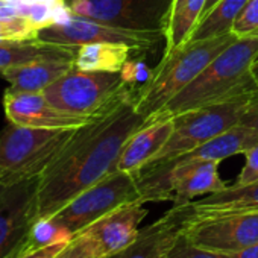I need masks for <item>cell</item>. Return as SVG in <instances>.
Masks as SVG:
<instances>
[{
    "label": "cell",
    "instance_id": "cell-36",
    "mask_svg": "<svg viewBox=\"0 0 258 258\" xmlns=\"http://www.w3.org/2000/svg\"><path fill=\"white\" fill-rule=\"evenodd\" d=\"M20 253H22V252H20ZM20 253H17V255H14V256H11V258H17V256H19Z\"/></svg>",
    "mask_w": 258,
    "mask_h": 258
},
{
    "label": "cell",
    "instance_id": "cell-25",
    "mask_svg": "<svg viewBox=\"0 0 258 258\" xmlns=\"http://www.w3.org/2000/svg\"><path fill=\"white\" fill-rule=\"evenodd\" d=\"M231 32L237 38H243L258 32V0H247L246 7L234 22Z\"/></svg>",
    "mask_w": 258,
    "mask_h": 258
},
{
    "label": "cell",
    "instance_id": "cell-29",
    "mask_svg": "<svg viewBox=\"0 0 258 258\" xmlns=\"http://www.w3.org/2000/svg\"><path fill=\"white\" fill-rule=\"evenodd\" d=\"M67 244L69 241H59V243H53V244L43 246L38 249H26L17 258H55Z\"/></svg>",
    "mask_w": 258,
    "mask_h": 258
},
{
    "label": "cell",
    "instance_id": "cell-1",
    "mask_svg": "<svg viewBox=\"0 0 258 258\" xmlns=\"http://www.w3.org/2000/svg\"><path fill=\"white\" fill-rule=\"evenodd\" d=\"M146 117L136 91L123 85L99 112L76 127L72 139L40 176L38 219H49L79 193L117 170L123 146Z\"/></svg>",
    "mask_w": 258,
    "mask_h": 258
},
{
    "label": "cell",
    "instance_id": "cell-13",
    "mask_svg": "<svg viewBox=\"0 0 258 258\" xmlns=\"http://www.w3.org/2000/svg\"><path fill=\"white\" fill-rule=\"evenodd\" d=\"M7 118L31 127H79L90 117H81L53 106L44 93H26L8 88L4 97Z\"/></svg>",
    "mask_w": 258,
    "mask_h": 258
},
{
    "label": "cell",
    "instance_id": "cell-5",
    "mask_svg": "<svg viewBox=\"0 0 258 258\" xmlns=\"http://www.w3.org/2000/svg\"><path fill=\"white\" fill-rule=\"evenodd\" d=\"M136 201H142L136 176L115 170L79 193L49 219L75 237L120 205Z\"/></svg>",
    "mask_w": 258,
    "mask_h": 258
},
{
    "label": "cell",
    "instance_id": "cell-18",
    "mask_svg": "<svg viewBox=\"0 0 258 258\" xmlns=\"http://www.w3.org/2000/svg\"><path fill=\"white\" fill-rule=\"evenodd\" d=\"M75 66L73 59H38L8 69L2 73L10 88L26 93H43Z\"/></svg>",
    "mask_w": 258,
    "mask_h": 258
},
{
    "label": "cell",
    "instance_id": "cell-7",
    "mask_svg": "<svg viewBox=\"0 0 258 258\" xmlns=\"http://www.w3.org/2000/svg\"><path fill=\"white\" fill-rule=\"evenodd\" d=\"M175 0H66L72 14L109 26L166 34Z\"/></svg>",
    "mask_w": 258,
    "mask_h": 258
},
{
    "label": "cell",
    "instance_id": "cell-24",
    "mask_svg": "<svg viewBox=\"0 0 258 258\" xmlns=\"http://www.w3.org/2000/svg\"><path fill=\"white\" fill-rule=\"evenodd\" d=\"M55 258H103L94 240L84 231L75 235Z\"/></svg>",
    "mask_w": 258,
    "mask_h": 258
},
{
    "label": "cell",
    "instance_id": "cell-11",
    "mask_svg": "<svg viewBox=\"0 0 258 258\" xmlns=\"http://www.w3.org/2000/svg\"><path fill=\"white\" fill-rule=\"evenodd\" d=\"M184 235L202 249L228 255L240 252L258 244V210L198 219Z\"/></svg>",
    "mask_w": 258,
    "mask_h": 258
},
{
    "label": "cell",
    "instance_id": "cell-31",
    "mask_svg": "<svg viewBox=\"0 0 258 258\" xmlns=\"http://www.w3.org/2000/svg\"><path fill=\"white\" fill-rule=\"evenodd\" d=\"M26 4H31V5H46V7L58 8V10L67 7L66 0H28Z\"/></svg>",
    "mask_w": 258,
    "mask_h": 258
},
{
    "label": "cell",
    "instance_id": "cell-30",
    "mask_svg": "<svg viewBox=\"0 0 258 258\" xmlns=\"http://www.w3.org/2000/svg\"><path fill=\"white\" fill-rule=\"evenodd\" d=\"M229 258H258V244H253L235 253H229Z\"/></svg>",
    "mask_w": 258,
    "mask_h": 258
},
{
    "label": "cell",
    "instance_id": "cell-28",
    "mask_svg": "<svg viewBox=\"0 0 258 258\" xmlns=\"http://www.w3.org/2000/svg\"><path fill=\"white\" fill-rule=\"evenodd\" d=\"M238 124L249 127L258 136V93H255L241 111Z\"/></svg>",
    "mask_w": 258,
    "mask_h": 258
},
{
    "label": "cell",
    "instance_id": "cell-10",
    "mask_svg": "<svg viewBox=\"0 0 258 258\" xmlns=\"http://www.w3.org/2000/svg\"><path fill=\"white\" fill-rule=\"evenodd\" d=\"M37 37L47 43L73 47L91 43L121 44L133 49L134 52H146L166 40V34L163 32H139L120 29L75 14H70L59 23L38 31Z\"/></svg>",
    "mask_w": 258,
    "mask_h": 258
},
{
    "label": "cell",
    "instance_id": "cell-9",
    "mask_svg": "<svg viewBox=\"0 0 258 258\" xmlns=\"http://www.w3.org/2000/svg\"><path fill=\"white\" fill-rule=\"evenodd\" d=\"M40 178L0 184V258H11L28 249L38 220Z\"/></svg>",
    "mask_w": 258,
    "mask_h": 258
},
{
    "label": "cell",
    "instance_id": "cell-27",
    "mask_svg": "<svg viewBox=\"0 0 258 258\" xmlns=\"http://www.w3.org/2000/svg\"><path fill=\"white\" fill-rule=\"evenodd\" d=\"M244 166L235 179V185H244L258 181V143L247 149L244 154Z\"/></svg>",
    "mask_w": 258,
    "mask_h": 258
},
{
    "label": "cell",
    "instance_id": "cell-4",
    "mask_svg": "<svg viewBox=\"0 0 258 258\" xmlns=\"http://www.w3.org/2000/svg\"><path fill=\"white\" fill-rule=\"evenodd\" d=\"M76 127H31L10 123L0 134V184L40 178Z\"/></svg>",
    "mask_w": 258,
    "mask_h": 258
},
{
    "label": "cell",
    "instance_id": "cell-26",
    "mask_svg": "<svg viewBox=\"0 0 258 258\" xmlns=\"http://www.w3.org/2000/svg\"><path fill=\"white\" fill-rule=\"evenodd\" d=\"M166 258H229L228 253H220L208 249H202L193 244L184 234L179 237L176 244L167 253Z\"/></svg>",
    "mask_w": 258,
    "mask_h": 258
},
{
    "label": "cell",
    "instance_id": "cell-8",
    "mask_svg": "<svg viewBox=\"0 0 258 258\" xmlns=\"http://www.w3.org/2000/svg\"><path fill=\"white\" fill-rule=\"evenodd\" d=\"M126 85L120 72H88L72 67L43 93L47 100L70 114L91 117Z\"/></svg>",
    "mask_w": 258,
    "mask_h": 258
},
{
    "label": "cell",
    "instance_id": "cell-2",
    "mask_svg": "<svg viewBox=\"0 0 258 258\" xmlns=\"http://www.w3.org/2000/svg\"><path fill=\"white\" fill-rule=\"evenodd\" d=\"M258 58V32L237 38L220 52L210 66L152 118H170L202 106L250 99L258 93L252 67Z\"/></svg>",
    "mask_w": 258,
    "mask_h": 258
},
{
    "label": "cell",
    "instance_id": "cell-20",
    "mask_svg": "<svg viewBox=\"0 0 258 258\" xmlns=\"http://www.w3.org/2000/svg\"><path fill=\"white\" fill-rule=\"evenodd\" d=\"M207 0H184L175 7L170 14L169 26L166 31V52L169 53L185 44L195 28L202 19Z\"/></svg>",
    "mask_w": 258,
    "mask_h": 258
},
{
    "label": "cell",
    "instance_id": "cell-17",
    "mask_svg": "<svg viewBox=\"0 0 258 258\" xmlns=\"http://www.w3.org/2000/svg\"><path fill=\"white\" fill-rule=\"evenodd\" d=\"M195 220L241 211L258 210V181L244 185H228L226 188L207 195L191 202Z\"/></svg>",
    "mask_w": 258,
    "mask_h": 258
},
{
    "label": "cell",
    "instance_id": "cell-34",
    "mask_svg": "<svg viewBox=\"0 0 258 258\" xmlns=\"http://www.w3.org/2000/svg\"><path fill=\"white\" fill-rule=\"evenodd\" d=\"M5 2H8V4H11V5H23V4H26L28 0H5Z\"/></svg>",
    "mask_w": 258,
    "mask_h": 258
},
{
    "label": "cell",
    "instance_id": "cell-33",
    "mask_svg": "<svg viewBox=\"0 0 258 258\" xmlns=\"http://www.w3.org/2000/svg\"><path fill=\"white\" fill-rule=\"evenodd\" d=\"M217 2H219V0H207V4H205V10H204V14H202V17H204V16H205V14H207V13H208V11H210V10L214 7Z\"/></svg>",
    "mask_w": 258,
    "mask_h": 258
},
{
    "label": "cell",
    "instance_id": "cell-3",
    "mask_svg": "<svg viewBox=\"0 0 258 258\" xmlns=\"http://www.w3.org/2000/svg\"><path fill=\"white\" fill-rule=\"evenodd\" d=\"M235 40L237 37L229 32L219 37L187 41L181 47L164 53L161 62L155 67L154 81L136 93L137 111L146 120L152 118Z\"/></svg>",
    "mask_w": 258,
    "mask_h": 258
},
{
    "label": "cell",
    "instance_id": "cell-19",
    "mask_svg": "<svg viewBox=\"0 0 258 258\" xmlns=\"http://www.w3.org/2000/svg\"><path fill=\"white\" fill-rule=\"evenodd\" d=\"M133 49L121 44L91 43L76 47L75 67L88 72H120L131 58Z\"/></svg>",
    "mask_w": 258,
    "mask_h": 258
},
{
    "label": "cell",
    "instance_id": "cell-12",
    "mask_svg": "<svg viewBox=\"0 0 258 258\" xmlns=\"http://www.w3.org/2000/svg\"><path fill=\"white\" fill-rule=\"evenodd\" d=\"M191 222H195L191 202L173 205L163 217L142 228L127 247L106 258H166Z\"/></svg>",
    "mask_w": 258,
    "mask_h": 258
},
{
    "label": "cell",
    "instance_id": "cell-16",
    "mask_svg": "<svg viewBox=\"0 0 258 258\" xmlns=\"http://www.w3.org/2000/svg\"><path fill=\"white\" fill-rule=\"evenodd\" d=\"M76 47L61 46L34 38L0 40V75L5 70L38 59H73Z\"/></svg>",
    "mask_w": 258,
    "mask_h": 258
},
{
    "label": "cell",
    "instance_id": "cell-15",
    "mask_svg": "<svg viewBox=\"0 0 258 258\" xmlns=\"http://www.w3.org/2000/svg\"><path fill=\"white\" fill-rule=\"evenodd\" d=\"M173 129V120L155 118L146 123L129 137L118 157L117 170L137 175L167 143Z\"/></svg>",
    "mask_w": 258,
    "mask_h": 258
},
{
    "label": "cell",
    "instance_id": "cell-23",
    "mask_svg": "<svg viewBox=\"0 0 258 258\" xmlns=\"http://www.w3.org/2000/svg\"><path fill=\"white\" fill-rule=\"evenodd\" d=\"M120 75H121L123 82L127 87H131L133 90L137 87L140 91L154 81L155 69H151L148 66V62H145L143 59H131L129 58L126 61V64L123 66V69L120 70Z\"/></svg>",
    "mask_w": 258,
    "mask_h": 258
},
{
    "label": "cell",
    "instance_id": "cell-32",
    "mask_svg": "<svg viewBox=\"0 0 258 258\" xmlns=\"http://www.w3.org/2000/svg\"><path fill=\"white\" fill-rule=\"evenodd\" d=\"M13 38H20V37L11 26L0 22V40H13Z\"/></svg>",
    "mask_w": 258,
    "mask_h": 258
},
{
    "label": "cell",
    "instance_id": "cell-22",
    "mask_svg": "<svg viewBox=\"0 0 258 258\" xmlns=\"http://www.w3.org/2000/svg\"><path fill=\"white\" fill-rule=\"evenodd\" d=\"M73 237L55 225L50 219H38L28 240V249H38L59 241H70Z\"/></svg>",
    "mask_w": 258,
    "mask_h": 258
},
{
    "label": "cell",
    "instance_id": "cell-6",
    "mask_svg": "<svg viewBox=\"0 0 258 258\" xmlns=\"http://www.w3.org/2000/svg\"><path fill=\"white\" fill-rule=\"evenodd\" d=\"M247 100L240 99L214 103L173 115V129L167 143L146 166L181 157L237 126Z\"/></svg>",
    "mask_w": 258,
    "mask_h": 258
},
{
    "label": "cell",
    "instance_id": "cell-21",
    "mask_svg": "<svg viewBox=\"0 0 258 258\" xmlns=\"http://www.w3.org/2000/svg\"><path fill=\"white\" fill-rule=\"evenodd\" d=\"M247 0H219V2L201 19L188 41L204 40L229 34L234 22L246 7Z\"/></svg>",
    "mask_w": 258,
    "mask_h": 258
},
{
    "label": "cell",
    "instance_id": "cell-35",
    "mask_svg": "<svg viewBox=\"0 0 258 258\" xmlns=\"http://www.w3.org/2000/svg\"><path fill=\"white\" fill-rule=\"evenodd\" d=\"M182 2H184V0H175V2H173V8H175V7H178V5H179V4H182ZM173 8H172V10H173Z\"/></svg>",
    "mask_w": 258,
    "mask_h": 258
},
{
    "label": "cell",
    "instance_id": "cell-14",
    "mask_svg": "<svg viewBox=\"0 0 258 258\" xmlns=\"http://www.w3.org/2000/svg\"><path fill=\"white\" fill-rule=\"evenodd\" d=\"M148 214L149 211L145 208V202H129L100 217L85 232L94 240L102 256L106 258L123 250L136 240L140 225Z\"/></svg>",
    "mask_w": 258,
    "mask_h": 258
}]
</instances>
